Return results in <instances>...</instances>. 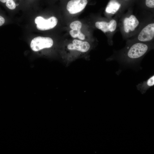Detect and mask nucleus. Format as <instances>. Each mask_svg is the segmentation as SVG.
<instances>
[{
    "label": "nucleus",
    "instance_id": "7ed1b4c3",
    "mask_svg": "<svg viewBox=\"0 0 154 154\" xmlns=\"http://www.w3.org/2000/svg\"><path fill=\"white\" fill-rule=\"evenodd\" d=\"M35 22L38 30L45 31L54 28L57 24L58 19L54 16L46 19L41 16H38L35 18Z\"/></svg>",
    "mask_w": 154,
    "mask_h": 154
},
{
    "label": "nucleus",
    "instance_id": "4468645a",
    "mask_svg": "<svg viewBox=\"0 0 154 154\" xmlns=\"http://www.w3.org/2000/svg\"><path fill=\"white\" fill-rule=\"evenodd\" d=\"M5 22L4 18L2 16L0 15V26L4 24Z\"/></svg>",
    "mask_w": 154,
    "mask_h": 154
},
{
    "label": "nucleus",
    "instance_id": "f8f14e48",
    "mask_svg": "<svg viewBox=\"0 0 154 154\" xmlns=\"http://www.w3.org/2000/svg\"><path fill=\"white\" fill-rule=\"evenodd\" d=\"M0 2L2 3H5L7 8L11 7L15 4L13 0H0Z\"/></svg>",
    "mask_w": 154,
    "mask_h": 154
},
{
    "label": "nucleus",
    "instance_id": "f03ea898",
    "mask_svg": "<svg viewBox=\"0 0 154 154\" xmlns=\"http://www.w3.org/2000/svg\"><path fill=\"white\" fill-rule=\"evenodd\" d=\"M53 44V40L50 37H38L32 40L30 46L33 51H37L44 48H50Z\"/></svg>",
    "mask_w": 154,
    "mask_h": 154
},
{
    "label": "nucleus",
    "instance_id": "423d86ee",
    "mask_svg": "<svg viewBox=\"0 0 154 154\" xmlns=\"http://www.w3.org/2000/svg\"><path fill=\"white\" fill-rule=\"evenodd\" d=\"M90 48V44L88 42L77 39L74 40L72 43H69L67 46L69 50H77L83 52L88 51Z\"/></svg>",
    "mask_w": 154,
    "mask_h": 154
},
{
    "label": "nucleus",
    "instance_id": "9d476101",
    "mask_svg": "<svg viewBox=\"0 0 154 154\" xmlns=\"http://www.w3.org/2000/svg\"><path fill=\"white\" fill-rule=\"evenodd\" d=\"M154 85V76L153 75L149 78L146 81L141 84H139L137 86V89L142 94L144 93L146 90Z\"/></svg>",
    "mask_w": 154,
    "mask_h": 154
},
{
    "label": "nucleus",
    "instance_id": "20e7f679",
    "mask_svg": "<svg viewBox=\"0 0 154 154\" xmlns=\"http://www.w3.org/2000/svg\"><path fill=\"white\" fill-rule=\"evenodd\" d=\"M87 3V0H71L67 4L66 9L70 13L75 14L84 9Z\"/></svg>",
    "mask_w": 154,
    "mask_h": 154
},
{
    "label": "nucleus",
    "instance_id": "0eeeda50",
    "mask_svg": "<svg viewBox=\"0 0 154 154\" xmlns=\"http://www.w3.org/2000/svg\"><path fill=\"white\" fill-rule=\"evenodd\" d=\"M82 27V23L79 21H76L72 22L70 25L72 29L69 31L71 36L73 38H78L81 40H84L85 38L84 35L81 31Z\"/></svg>",
    "mask_w": 154,
    "mask_h": 154
},
{
    "label": "nucleus",
    "instance_id": "6e6552de",
    "mask_svg": "<svg viewBox=\"0 0 154 154\" xmlns=\"http://www.w3.org/2000/svg\"><path fill=\"white\" fill-rule=\"evenodd\" d=\"M96 27L105 33L115 31L117 26L116 21L114 19L111 20L109 22L105 21H98L95 23Z\"/></svg>",
    "mask_w": 154,
    "mask_h": 154
},
{
    "label": "nucleus",
    "instance_id": "9b49d317",
    "mask_svg": "<svg viewBox=\"0 0 154 154\" xmlns=\"http://www.w3.org/2000/svg\"><path fill=\"white\" fill-rule=\"evenodd\" d=\"M121 5L118 2L115 0H112L108 3L106 9L107 13L114 14L119 9Z\"/></svg>",
    "mask_w": 154,
    "mask_h": 154
},
{
    "label": "nucleus",
    "instance_id": "39448f33",
    "mask_svg": "<svg viewBox=\"0 0 154 154\" xmlns=\"http://www.w3.org/2000/svg\"><path fill=\"white\" fill-rule=\"evenodd\" d=\"M154 37V23L150 24L143 28L139 34L138 39L142 42L152 40Z\"/></svg>",
    "mask_w": 154,
    "mask_h": 154
},
{
    "label": "nucleus",
    "instance_id": "f257e3e1",
    "mask_svg": "<svg viewBox=\"0 0 154 154\" xmlns=\"http://www.w3.org/2000/svg\"><path fill=\"white\" fill-rule=\"evenodd\" d=\"M148 46L141 43H137L132 45L127 54V58L129 60L138 59L143 56L148 50Z\"/></svg>",
    "mask_w": 154,
    "mask_h": 154
},
{
    "label": "nucleus",
    "instance_id": "1a4fd4ad",
    "mask_svg": "<svg viewBox=\"0 0 154 154\" xmlns=\"http://www.w3.org/2000/svg\"><path fill=\"white\" fill-rule=\"evenodd\" d=\"M123 23L124 30L125 32L128 33L133 31L139 25V23L136 17L131 15L129 18H125Z\"/></svg>",
    "mask_w": 154,
    "mask_h": 154
},
{
    "label": "nucleus",
    "instance_id": "ddd939ff",
    "mask_svg": "<svg viewBox=\"0 0 154 154\" xmlns=\"http://www.w3.org/2000/svg\"><path fill=\"white\" fill-rule=\"evenodd\" d=\"M145 3L147 6L149 7H154V0H146Z\"/></svg>",
    "mask_w": 154,
    "mask_h": 154
}]
</instances>
